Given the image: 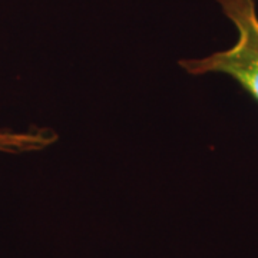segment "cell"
<instances>
[{"label": "cell", "instance_id": "obj_1", "mask_svg": "<svg viewBox=\"0 0 258 258\" xmlns=\"http://www.w3.org/2000/svg\"><path fill=\"white\" fill-rule=\"evenodd\" d=\"M217 2L238 32L235 45L203 59L179 60V66L194 76L227 75L258 103V15L255 0Z\"/></svg>", "mask_w": 258, "mask_h": 258}, {"label": "cell", "instance_id": "obj_2", "mask_svg": "<svg viewBox=\"0 0 258 258\" xmlns=\"http://www.w3.org/2000/svg\"><path fill=\"white\" fill-rule=\"evenodd\" d=\"M56 141L57 135L50 129H33L25 132L0 129V152L10 155L42 151L53 145Z\"/></svg>", "mask_w": 258, "mask_h": 258}]
</instances>
